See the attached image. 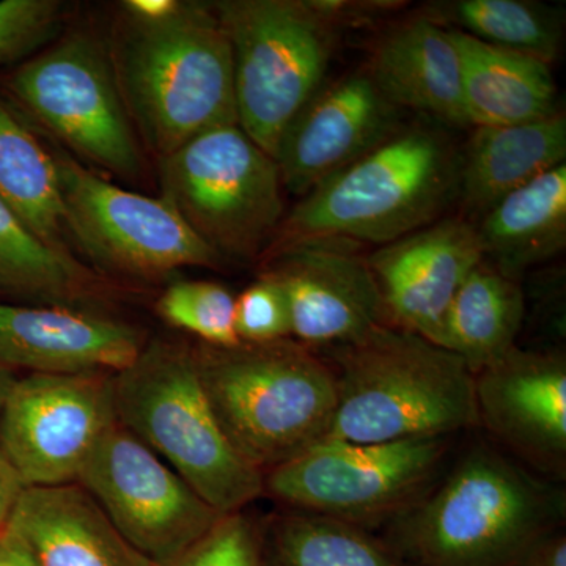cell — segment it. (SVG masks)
Wrapping results in <instances>:
<instances>
[{
    "mask_svg": "<svg viewBox=\"0 0 566 566\" xmlns=\"http://www.w3.org/2000/svg\"><path fill=\"white\" fill-rule=\"evenodd\" d=\"M564 516L562 491L502 453L474 447L392 521L386 542L405 566H521Z\"/></svg>",
    "mask_w": 566,
    "mask_h": 566,
    "instance_id": "obj_1",
    "label": "cell"
},
{
    "mask_svg": "<svg viewBox=\"0 0 566 566\" xmlns=\"http://www.w3.org/2000/svg\"><path fill=\"white\" fill-rule=\"evenodd\" d=\"M327 352L337 405L326 439H447L479 424L475 376L457 354L420 335L385 323Z\"/></svg>",
    "mask_w": 566,
    "mask_h": 566,
    "instance_id": "obj_2",
    "label": "cell"
},
{
    "mask_svg": "<svg viewBox=\"0 0 566 566\" xmlns=\"http://www.w3.org/2000/svg\"><path fill=\"white\" fill-rule=\"evenodd\" d=\"M460 161L434 126H401L304 196L282 221L279 245L329 240L379 248L400 240L458 199Z\"/></svg>",
    "mask_w": 566,
    "mask_h": 566,
    "instance_id": "obj_3",
    "label": "cell"
},
{
    "mask_svg": "<svg viewBox=\"0 0 566 566\" xmlns=\"http://www.w3.org/2000/svg\"><path fill=\"white\" fill-rule=\"evenodd\" d=\"M200 382L230 444L266 474L329 434L337 378L293 338L193 348Z\"/></svg>",
    "mask_w": 566,
    "mask_h": 566,
    "instance_id": "obj_4",
    "label": "cell"
},
{
    "mask_svg": "<svg viewBox=\"0 0 566 566\" xmlns=\"http://www.w3.org/2000/svg\"><path fill=\"white\" fill-rule=\"evenodd\" d=\"M117 420L222 515L264 494V472L230 444L200 382L192 346L145 344L114 375Z\"/></svg>",
    "mask_w": 566,
    "mask_h": 566,
    "instance_id": "obj_5",
    "label": "cell"
},
{
    "mask_svg": "<svg viewBox=\"0 0 566 566\" xmlns=\"http://www.w3.org/2000/svg\"><path fill=\"white\" fill-rule=\"evenodd\" d=\"M115 77L161 158L205 132L238 125L232 46L212 7L181 3L166 20L136 21Z\"/></svg>",
    "mask_w": 566,
    "mask_h": 566,
    "instance_id": "obj_6",
    "label": "cell"
},
{
    "mask_svg": "<svg viewBox=\"0 0 566 566\" xmlns=\"http://www.w3.org/2000/svg\"><path fill=\"white\" fill-rule=\"evenodd\" d=\"M212 9L232 46L238 125L275 159L323 87L338 28L312 0H222Z\"/></svg>",
    "mask_w": 566,
    "mask_h": 566,
    "instance_id": "obj_7",
    "label": "cell"
},
{
    "mask_svg": "<svg viewBox=\"0 0 566 566\" xmlns=\"http://www.w3.org/2000/svg\"><path fill=\"white\" fill-rule=\"evenodd\" d=\"M161 178L164 199L219 255H256L281 230V170L240 125L212 128L164 156Z\"/></svg>",
    "mask_w": 566,
    "mask_h": 566,
    "instance_id": "obj_8",
    "label": "cell"
},
{
    "mask_svg": "<svg viewBox=\"0 0 566 566\" xmlns=\"http://www.w3.org/2000/svg\"><path fill=\"white\" fill-rule=\"evenodd\" d=\"M446 438L357 442L326 439L264 474V494L297 512L368 528L397 520L431 486Z\"/></svg>",
    "mask_w": 566,
    "mask_h": 566,
    "instance_id": "obj_9",
    "label": "cell"
},
{
    "mask_svg": "<svg viewBox=\"0 0 566 566\" xmlns=\"http://www.w3.org/2000/svg\"><path fill=\"white\" fill-rule=\"evenodd\" d=\"M76 483L155 565L177 557L223 516L120 422L99 439Z\"/></svg>",
    "mask_w": 566,
    "mask_h": 566,
    "instance_id": "obj_10",
    "label": "cell"
},
{
    "mask_svg": "<svg viewBox=\"0 0 566 566\" xmlns=\"http://www.w3.org/2000/svg\"><path fill=\"white\" fill-rule=\"evenodd\" d=\"M55 166L66 229L95 262L140 277L219 263L221 255L164 197L126 191L70 158Z\"/></svg>",
    "mask_w": 566,
    "mask_h": 566,
    "instance_id": "obj_11",
    "label": "cell"
},
{
    "mask_svg": "<svg viewBox=\"0 0 566 566\" xmlns=\"http://www.w3.org/2000/svg\"><path fill=\"white\" fill-rule=\"evenodd\" d=\"M117 422L114 375L29 374L0 412V453L25 488L69 485Z\"/></svg>",
    "mask_w": 566,
    "mask_h": 566,
    "instance_id": "obj_12",
    "label": "cell"
},
{
    "mask_svg": "<svg viewBox=\"0 0 566 566\" xmlns=\"http://www.w3.org/2000/svg\"><path fill=\"white\" fill-rule=\"evenodd\" d=\"M11 88L82 158L122 177L139 174L140 153L117 77L87 36H70L22 65Z\"/></svg>",
    "mask_w": 566,
    "mask_h": 566,
    "instance_id": "obj_13",
    "label": "cell"
},
{
    "mask_svg": "<svg viewBox=\"0 0 566 566\" xmlns=\"http://www.w3.org/2000/svg\"><path fill=\"white\" fill-rule=\"evenodd\" d=\"M270 274L289 304L292 337L305 346L353 344L386 323L367 256L344 241L305 240L279 248Z\"/></svg>",
    "mask_w": 566,
    "mask_h": 566,
    "instance_id": "obj_14",
    "label": "cell"
},
{
    "mask_svg": "<svg viewBox=\"0 0 566 566\" xmlns=\"http://www.w3.org/2000/svg\"><path fill=\"white\" fill-rule=\"evenodd\" d=\"M483 260L475 222L438 219L367 256L386 323L442 345L447 311Z\"/></svg>",
    "mask_w": 566,
    "mask_h": 566,
    "instance_id": "obj_15",
    "label": "cell"
},
{
    "mask_svg": "<svg viewBox=\"0 0 566 566\" xmlns=\"http://www.w3.org/2000/svg\"><path fill=\"white\" fill-rule=\"evenodd\" d=\"M401 109L368 71L323 87L283 134L275 163L283 189L303 199L401 128Z\"/></svg>",
    "mask_w": 566,
    "mask_h": 566,
    "instance_id": "obj_16",
    "label": "cell"
},
{
    "mask_svg": "<svg viewBox=\"0 0 566 566\" xmlns=\"http://www.w3.org/2000/svg\"><path fill=\"white\" fill-rule=\"evenodd\" d=\"M479 424L538 469L565 474L566 359L554 352L510 349L475 375Z\"/></svg>",
    "mask_w": 566,
    "mask_h": 566,
    "instance_id": "obj_17",
    "label": "cell"
},
{
    "mask_svg": "<svg viewBox=\"0 0 566 566\" xmlns=\"http://www.w3.org/2000/svg\"><path fill=\"white\" fill-rule=\"evenodd\" d=\"M139 331L61 305L0 303V367L41 375H115L139 356Z\"/></svg>",
    "mask_w": 566,
    "mask_h": 566,
    "instance_id": "obj_18",
    "label": "cell"
},
{
    "mask_svg": "<svg viewBox=\"0 0 566 566\" xmlns=\"http://www.w3.org/2000/svg\"><path fill=\"white\" fill-rule=\"evenodd\" d=\"M3 538L33 566H156L77 483L24 488Z\"/></svg>",
    "mask_w": 566,
    "mask_h": 566,
    "instance_id": "obj_19",
    "label": "cell"
},
{
    "mask_svg": "<svg viewBox=\"0 0 566 566\" xmlns=\"http://www.w3.org/2000/svg\"><path fill=\"white\" fill-rule=\"evenodd\" d=\"M368 74L398 109L422 112L446 125L469 126L452 33L423 14L385 32L376 43Z\"/></svg>",
    "mask_w": 566,
    "mask_h": 566,
    "instance_id": "obj_20",
    "label": "cell"
},
{
    "mask_svg": "<svg viewBox=\"0 0 566 566\" xmlns=\"http://www.w3.org/2000/svg\"><path fill=\"white\" fill-rule=\"evenodd\" d=\"M565 163L560 112L523 125L479 126L461 155L458 200L471 218H482L509 193Z\"/></svg>",
    "mask_w": 566,
    "mask_h": 566,
    "instance_id": "obj_21",
    "label": "cell"
},
{
    "mask_svg": "<svg viewBox=\"0 0 566 566\" xmlns=\"http://www.w3.org/2000/svg\"><path fill=\"white\" fill-rule=\"evenodd\" d=\"M461 61L463 106L469 126H512L557 114L551 65L450 31Z\"/></svg>",
    "mask_w": 566,
    "mask_h": 566,
    "instance_id": "obj_22",
    "label": "cell"
},
{
    "mask_svg": "<svg viewBox=\"0 0 566 566\" xmlns=\"http://www.w3.org/2000/svg\"><path fill=\"white\" fill-rule=\"evenodd\" d=\"M483 260L516 281L566 245V163L509 193L475 223Z\"/></svg>",
    "mask_w": 566,
    "mask_h": 566,
    "instance_id": "obj_23",
    "label": "cell"
},
{
    "mask_svg": "<svg viewBox=\"0 0 566 566\" xmlns=\"http://www.w3.org/2000/svg\"><path fill=\"white\" fill-rule=\"evenodd\" d=\"M524 314L520 283L480 263L450 303L441 346L461 357L475 376L515 348Z\"/></svg>",
    "mask_w": 566,
    "mask_h": 566,
    "instance_id": "obj_24",
    "label": "cell"
},
{
    "mask_svg": "<svg viewBox=\"0 0 566 566\" xmlns=\"http://www.w3.org/2000/svg\"><path fill=\"white\" fill-rule=\"evenodd\" d=\"M264 566H405L368 528L315 513H274L260 520Z\"/></svg>",
    "mask_w": 566,
    "mask_h": 566,
    "instance_id": "obj_25",
    "label": "cell"
},
{
    "mask_svg": "<svg viewBox=\"0 0 566 566\" xmlns=\"http://www.w3.org/2000/svg\"><path fill=\"white\" fill-rule=\"evenodd\" d=\"M424 18L501 50L551 65L564 46V11L535 0H436Z\"/></svg>",
    "mask_w": 566,
    "mask_h": 566,
    "instance_id": "obj_26",
    "label": "cell"
},
{
    "mask_svg": "<svg viewBox=\"0 0 566 566\" xmlns=\"http://www.w3.org/2000/svg\"><path fill=\"white\" fill-rule=\"evenodd\" d=\"M0 200L57 251L65 249V208L55 158L0 104Z\"/></svg>",
    "mask_w": 566,
    "mask_h": 566,
    "instance_id": "obj_27",
    "label": "cell"
},
{
    "mask_svg": "<svg viewBox=\"0 0 566 566\" xmlns=\"http://www.w3.org/2000/svg\"><path fill=\"white\" fill-rule=\"evenodd\" d=\"M0 286L40 305L76 307L95 292V279L69 252L33 233L0 200Z\"/></svg>",
    "mask_w": 566,
    "mask_h": 566,
    "instance_id": "obj_28",
    "label": "cell"
},
{
    "mask_svg": "<svg viewBox=\"0 0 566 566\" xmlns=\"http://www.w3.org/2000/svg\"><path fill=\"white\" fill-rule=\"evenodd\" d=\"M158 312L167 323L196 335L205 345L241 344L234 329V296L219 283H174L159 297Z\"/></svg>",
    "mask_w": 566,
    "mask_h": 566,
    "instance_id": "obj_29",
    "label": "cell"
},
{
    "mask_svg": "<svg viewBox=\"0 0 566 566\" xmlns=\"http://www.w3.org/2000/svg\"><path fill=\"white\" fill-rule=\"evenodd\" d=\"M156 566H264L260 521L244 510L223 515L202 538Z\"/></svg>",
    "mask_w": 566,
    "mask_h": 566,
    "instance_id": "obj_30",
    "label": "cell"
},
{
    "mask_svg": "<svg viewBox=\"0 0 566 566\" xmlns=\"http://www.w3.org/2000/svg\"><path fill=\"white\" fill-rule=\"evenodd\" d=\"M234 329L241 344H271L292 338L289 304L270 273L234 297Z\"/></svg>",
    "mask_w": 566,
    "mask_h": 566,
    "instance_id": "obj_31",
    "label": "cell"
},
{
    "mask_svg": "<svg viewBox=\"0 0 566 566\" xmlns=\"http://www.w3.org/2000/svg\"><path fill=\"white\" fill-rule=\"evenodd\" d=\"M57 2L3 0L0 2V63L18 57L50 35L57 22Z\"/></svg>",
    "mask_w": 566,
    "mask_h": 566,
    "instance_id": "obj_32",
    "label": "cell"
},
{
    "mask_svg": "<svg viewBox=\"0 0 566 566\" xmlns=\"http://www.w3.org/2000/svg\"><path fill=\"white\" fill-rule=\"evenodd\" d=\"M521 566H566L565 532H549L528 547Z\"/></svg>",
    "mask_w": 566,
    "mask_h": 566,
    "instance_id": "obj_33",
    "label": "cell"
},
{
    "mask_svg": "<svg viewBox=\"0 0 566 566\" xmlns=\"http://www.w3.org/2000/svg\"><path fill=\"white\" fill-rule=\"evenodd\" d=\"M24 488L20 476L0 453V539L7 534L10 517Z\"/></svg>",
    "mask_w": 566,
    "mask_h": 566,
    "instance_id": "obj_34",
    "label": "cell"
},
{
    "mask_svg": "<svg viewBox=\"0 0 566 566\" xmlns=\"http://www.w3.org/2000/svg\"><path fill=\"white\" fill-rule=\"evenodd\" d=\"M181 2L177 0H128L125 9L129 11L133 20L142 22H156L172 17L180 9Z\"/></svg>",
    "mask_w": 566,
    "mask_h": 566,
    "instance_id": "obj_35",
    "label": "cell"
},
{
    "mask_svg": "<svg viewBox=\"0 0 566 566\" xmlns=\"http://www.w3.org/2000/svg\"><path fill=\"white\" fill-rule=\"evenodd\" d=\"M0 566H33L24 554L11 546L6 538L0 539Z\"/></svg>",
    "mask_w": 566,
    "mask_h": 566,
    "instance_id": "obj_36",
    "label": "cell"
},
{
    "mask_svg": "<svg viewBox=\"0 0 566 566\" xmlns=\"http://www.w3.org/2000/svg\"><path fill=\"white\" fill-rule=\"evenodd\" d=\"M17 376L13 371L7 370V368L0 367V412H2L3 403H6L7 397H9L11 387L17 381Z\"/></svg>",
    "mask_w": 566,
    "mask_h": 566,
    "instance_id": "obj_37",
    "label": "cell"
}]
</instances>
